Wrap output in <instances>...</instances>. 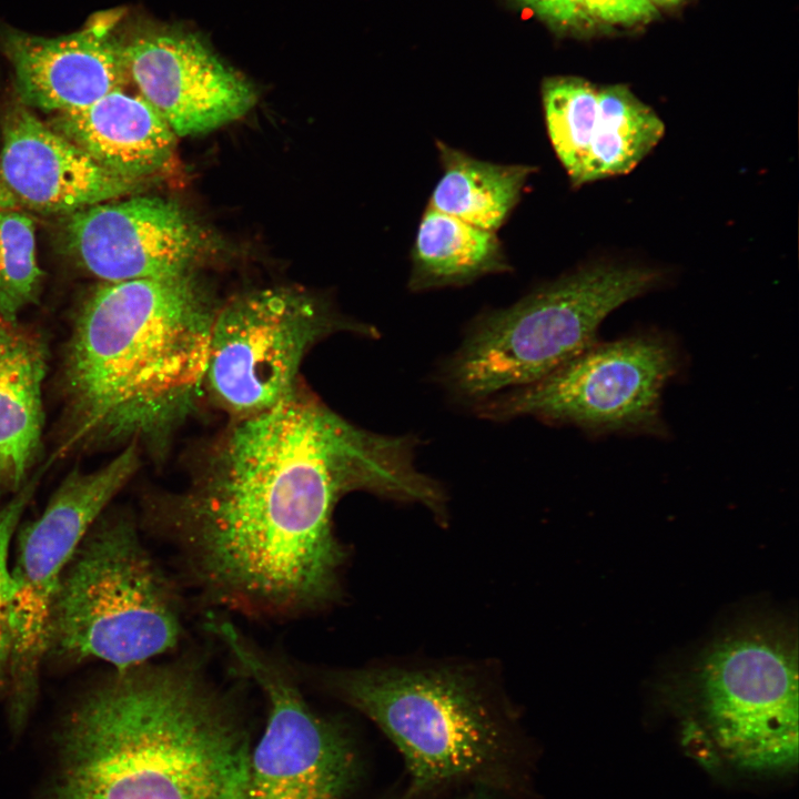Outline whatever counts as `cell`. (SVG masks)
<instances>
[{"label": "cell", "instance_id": "obj_17", "mask_svg": "<svg viewBox=\"0 0 799 799\" xmlns=\"http://www.w3.org/2000/svg\"><path fill=\"white\" fill-rule=\"evenodd\" d=\"M47 352L42 340L18 330L0 356V490L16 493L27 482L41 446L42 383Z\"/></svg>", "mask_w": 799, "mask_h": 799}, {"label": "cell", "instance_id": "obj_18", "mask_svg": "<svg viewBox=\"0 0 799 799\" xmlns=\"http://www.w3.org/2000/svg\"><path fill=\"white\" fill-rule=\"evenodd\" d=\"M413 292L462 286L510 269L496 232L426 208L411 252Z\"/></svg>", "mask_w": 799, "mask_h": 799}, {"label": "cell", "instance_id": "obj_10", "mask_svg": "<svg viewBox=\"0 0 799 799\" xmlns=\"http://www.w3.org/2000/svg\"><path fill=\"white\" fill-rule=\"evenodd\" d=\"M680 357L674 342L638 333L594 343L544 378L475 405L481 417L533 416L600 433H659L661 394Z\"/></svg>", "mask_w": 799, "mask_h": 799}, {"label": "cell", "instance_id": "obj_3", "mask_svg": "<svg viewBox=\"0 0 799 799\" xmlns=\"http://www.w3.org/2000/svg\"><path fill=\"white\" fill-rule=\"evenodd\" d=\"M216 310L190 272L97 287L65 347L57 456L120 444L160 452L205 386Z\"/></svg>", "mask_w": 799, "mask_h": 799}, {"label": "cell", "instance_id": "obj_20", "mask_svg": "<svg viewBox=\"0 0 799 799\" xmlns=\"http://www.w3.org/2000/svg\"><path fill=\"white\" fill-rule=\"evenodd\" d=\"M663 120L621 84L598 90V114L584 184L626 174L658 144Z\"/></svg>", "mask_w": 799, "mask_h": 799}, {"label": "cell", "instance_id": "obj_4", "mask_svg": "<svg viewBox=\"0 0 799 799\" xmlns=\"http://www.w3.org/2000/svg\"><path fill=\"white\" fill-rule=\"evenodd\" d=\"M661 279L650 267L601 261L540 285L475 318L443 365L442 382L474 406L533 384L591 346L609 313Z\"/></svg>", "mask_w": 799, "mask_h": 799}, {"label": "cell", "instance_id": "obj_19", "mask_svg": "<svg viewBox=\"0 0 799 799\" xmlns=\"http://www.w3.org/2000/svg\"><path fill=\"white\" fill-rule=\"evenodd\" d=\"M436 148L442 175L428 208L496 232L517 205L535 168L479 160L443 141Z\"/></svg>", "mask_w": 799, "mask_h": 799}, {"label": "cell", "instance_id": "obj_27", "mask_svg": "<svg viewBox=\"0 0 799 799\" xmlns=\"http://www.w3.org/2000/svg\"><path fill=\"white\" fill-rule=\"evenodd\" d=\"M17 201L7 189L0 174V209H14Z\"/></svg>", "mask_w": 799, "mask_h": 799}, {"label": "cell", "instance_id": "obj_13", "mask_svg": "<svg viewBox=\"0 0 799 799\" xmlns=\"http://www.w3.org/2000/svg\"><path fill=\"white\" fill-rule=\"evenodd\" d=\"M69 249L105 283L186 273L205 247L200 226L175 202L133 196L71 214Z\"/></svg>", "mask_w": 799, "mask_h": 799}, {"label": "cell", "instance_id": "obj_15", "mask_svg": "<svg viewBox=\"0 0 799 799\" xmlns=\"http://www.w3.org/2000/svg\"><path fill=\"white\" fill-rule=\"evenodd\" d=\"M0 174L14 200L45 213H74L135 192L141 181L115 174L32 113L3 130Z\"/></svg>", "mask_w": 799, "mask_h": 799}, {"label": "cell", "instance_id": "obj_25", "mask_svg": "<svg viewBox=\"0 0 799 799\" xmlns=\"http://www.w3.org/2000/svg\"><path fill=\"white\" fill-rule=\"evenodd\" d=\"M539 17L559 24L576 26L587 16L579 0H519Z\"/></svg>", "mask_w": 799, "mask_h": 799}, {"label": "cell", "instance_id": "obj_9", "mask_svg": "<svg viewBox=\"0 0 799 799\" xmlns=\"http://www.w3.org/2000/svg\"><path fill=\"white\" fill-rule=\"evenodd\" d=\"M139 448L128 445L105 466L72 471L42 514L24 526L11 568L9 714L19 732L34 706L40 668L48 654L52 604L74 550L139 467Z\"/></svg>", "mask_w": 799, "mask_h": 799}, {"label": "cell", "instance_id": "obj_5", "mask_svg": "<svg viewBox=\"0 0 799 799\" xmlns=\"http://www.w3.org/2000/svg\"><path fill=\"white\" fill-rule=\"evenodd\" d=\"M182 631L178 596L133 519L104 512L62 573L47 656L122 670L172 650Z\"/></svg>", "mask_w": 799, "mask_h": 799}, {"label": "cell", "instance_id": "obj_16", "mask_svg": "<svg viewBox=\"0 0 799 799\" xmlns=\"http://www.w3.org/2000/svg\"><path fill=\"white\" fill-rule=\"evenodd\" d=\"M57 128L99 164L135 181L160 171L176 143L162 115L140 94L122 89L84 109L59 114Z\"/></svg>", "mask_w": 799, "mask_h": 799}, {"label": "cell", "instance_id": "obj_7", "mask_svg": "<svg viewBox=\"0 0 799 799\" xmlns=\"http://www.w3.org/2000/svg\"><path fill=\"white\" fill-rule=\"evenodd\" d=\"M341 331L377 335L373 326L342 318L295 287L242 293L216 310L205 386L233 419L265 412L299 390L311 348Z\"/></svg>", "mask_w": 799, "mask_h": 799}, {"label": "cell", "instance_id": "obj_21", "mask_svg": "<svg viewBox=\"0 0 799 799\" xmlns=\"http://www.w3.org/2000/svg\"><path fill=\"white\" fill-rule=\"evenodd\" d=\"M542 101L552 146L574 186L584 184L598 114V90L578 78L544 82Z\"/></svg>", "mask_w": 799, "mask_h": 799}, {"label": "cell", "instance_id": "obj_1", "mask_svg": "<svg viewBox=\"0 0 799 799\" xmlns=\"http://www.w3.org/2000/svg\"><path fill=\"white\" fill-rule=\"evenodd\" d=\"M416 444L356 426L299 388L233 419L186 487L163 497L160 523L216 604L270 617L318 610L340 593L341 497L361 489L443 508L442 486L415 465Z\"/></svg>", "mask_w": 799, "mask_h": 799}, {"label": "cell", "instance_id": "obj_2", "mask_svg": "<svg viewBox=\"0 0 799 799\" xmlns=\"http://www.w3.org/2000/svg\"><path fill=\"white\" fill-rule=\"evenodd\" d=\"M54 748L34 799H240L251 750L230 700L178 663L114 669L70 706Z\"/></svg>", "mask_w": 799, "mask_h": 799}, {"label": "cell", "instance_id": "obj_22", "mask_svg": "<svg viewBox=\"0 0 799 799\" xmlns=\"http://www.w3.org/2000/svg\"><path fill=\"white\" fill-rule=\"evenodd\" d=\"M34 225L14 209H0V316L16 322L34 303L41 287Z\"/></svg>", "mask_w": 799, "mask_h": 799}, {"label": "cell", "instance_id": "obj_6", "mask_svg": "<svg viewBox=\"0 0 799 799\" xmlns=\"http://www.w3.org/2000/svg\"><path fill=\"white\" fill-rule=\"evenodd\" d=\"M328 684L396 746L415 792L479 772L505 746L500 694L479 667L368 666L334 671Z\"/></svg>", "mask_w": 799, "mask_h": 799}, {"label": "cell", "instance_id": "obj_8", "mask_svg": "<svg viewBox=\"0 0 799 799\" xmlns=\"http://www.w3.org/2000/svg\"><path fill=\"white\" fill-rule=\"evenodd\" d=\"M710 732L739 768L776 771L798 763V654L790 636L755 626L718 640L697 674Z\"/></svg>", "mask_w": 799, "mask_h": 799}, {"label": "cell", "instance_id": "obj_28", "mask_svg": "<svg viewBox=\"0 0 799 799\" xmlns=\"http://www.w3.org/2000/svg\"><path fill=\"white\" fill-rule=\"evenodd\" d=\"M648 1H650L656 7V4H659V6L675 4V3L679 2L680 0H648Z\"/></svg>", "mask_w": 799, "mask_h": 799}, {"label": "cell", "instance_id": "obj_24", "mask_svg": "<svg viewBox=\"0 0 799 799\" xmlns=\"http://www.w3.org/2000/svg\"><path fill=\"white\" fill-rule=\"evenodd\" d=\"M579 3L585 13L609 23L634 24L656 14V7L648 0H579Z\"/></svg>", "mask_w": 799, "mask_h": 799}, {"label": "cell", "instance_id": "obj_14", "mask_svg": "<svg viewBox=\"0 0 799 799\" xmlns=\"http://www.w3.org/2000/svg\"><path fill=\"white\" fill-rule=\"evenodd\" d=\"M121 16L119 10L102 11L81 29L57 37L1 28L0 44L23 102L61 114L122 89L129 74L115 31Z\"/></svg>", "mask_w": 799, "mask_h": 799}, {"label": "cell", "instance_id": "obj_26", "mask_svg": "<svg viewBox=\"0 0 799 799\" xmlns=\"http://www.w3.org/2000/svg\"><path fill=\"white\" fill-rule=\"evenodd\" d=\"M19 327L14 322L0 316V356L13 341Z\"/></svg>", "mask_w": 799, "mask_h": 799}, {"label": "cell", "instance_id": "obj_11", "mask_svg": "<svg viewBox=\"0 0 799 799\" xmlns=\"http://www.w3.org/2000/svg\"><path fill=\"white\" fill-rule=\"evenodd\" d=\"M209 629L256 684L267 707L240 799H344L357 773L345 730L312 709L284 666L231 623L212 619Z\"/></svg>", "mask_w": 799, "mask_h": 799}, {"label": "cell", "instance_id": "obj_12", "mask_svg": "<svg viewBox=\"0 0 799 799\" xmlns=\"http://www.w3.org/2000/svg\"><path fill=\"white\" fill-rule=\"evenodd\" d=\"M120 39L129 78L176 136L214 131L256 102L250 82L192 33L140 27Z\"/></svg>", "mask_w": 799, "mask_h": 799}, {"label": "cell", "instance_id": "obj_23", "mask_svg": "<svg viewBox=\"0 0 799 799\" xmlns=\"http://www.w3.org/2000/svg\"><path fill=\"white\" fill-rule=\"evenodd\" d=\"M39 475L13 494L0 508V689L8 686L11 656V604L13 580L9 566L10 544L38 487Z\"/></svg>", "mask_w": 799, "mask_h": 799}]
</instances>
